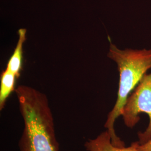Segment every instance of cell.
Listing matches in <instances>:
<instances>
[{"mask_svg":"<svg viewBox=\"0 0 151 151\" xmlns=\"http://www.w3.org/2000/svg\"><path fill=\"white\" fill-rule=\"evenodd\" d=\"M15 91L24 123L19 142L20 151H59L47 96L26 85L19 86Z\"/></svg>","mask_w":151,"mask_h":151,"instance_id":"obj_1","label":"cell"},{"mask_svg":"<svg viewBox=\"0 0 151 151\" xmlns=\"http://www.w3.org/2000/svg\"><path fill=\"white\" fill-rule=\"evenodd\" d=\"M17 76L6 68L1 74L0 83V110L5 107L6 102L11 93L15 91Z\"/></svg>","mask_w":151,"mask_h":151,"instance_id":"obj_6","label":"cell"},{"mask_svg":"<svg viewBox=\"0 0 151 151\" xmlns=\"http://www.w3.org/2000/svg\"><path fill=\"white\" fill-rule=\"evenodd\" d=\"M108 57L115 61L119 72V88L116 103L108 114L104 127L110 135L113 145L123 147L125 143L116 135L115 123L122 113L127 100L147 71L151 68V49L122 50L110 42Z\"/></svg>","mask_w":151,"mask_h":151,"instance_id":"obj_2","label":"cell"},{"mask_svg":"<svg viewBox=\"0 0 151 151\" xmlns=\"http://www.w3.org/2000/svg\"><path fill=\"white\" fill-rule=\"evenodd\" d=\"M84 146L87 151H138L132 143L127 147L113 145L107 130L101 133L96 138L87 140Z\"/></svg>","mask_w":151,"mask_h":151,"instance_id":"obj_4","label":"cell"},{"mask_svg":"<svg viewBox=\"0 0 151 151\" xmlns=\"http://www.w3.org/2000/svg\"><path fill=\"white\" fill-rule=\"evenodd\" d=\"M132 143L138 151H151V139L142 145L138 144L137 141L132 142Z\"/></svg>","mask_w":151,"mask_h":151,"instance_id":"obj_7","label":"cell"},{"mask_svg":"<svg viewBox=\"0 0 151 151\" xmlns=\"http://www.w3.org/2000/svg\"><path fill=\"white\" fill-rule=\"evenodd\" d=\"M146 113L149 117L146 129L138 132V144L145 143L151 139V73L146 74L128 98L122 116L125 125L133 128L140 120L139 114Z\"/></svg>","mask_w":151,"mask_h":151,"instance_id":"obj_3","label":"cell"},{"mask_svg":"<svg viewBox=\"0 0 151 151\" xmlns=\"http://www.w3.org/2000/svg\"><path fill=\"white\" fill-rule=\"evenodd\" d=\"M18 35L19 39L16 47L7 62L6 68L15 73L19 78L22 66L23 45L26 40L27 29H20L18 30Z\"/></svg>","mask_w":151,"mask_h":151,"instance_id":"obj_5","label":"cell"}]
</instances>
